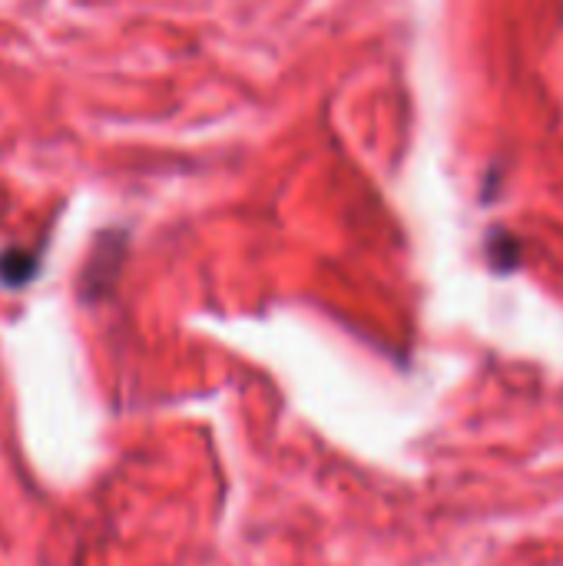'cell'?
<instances>
[{
	"instance_id": "1",
	"label": "cell",
	"mask_w": 563,
	"mask_h": 566,
	"mask_svg": "<svg viewBox=\"0 0 563 566\" xmlns=\"http://www.w3.org/2000/svg\"><path fill=\"white\" fill-rule=\"evenodd\" d=\"M33 272H37V255L33 252H27V249H10V252H3L0 255V279L7 282V285H27L30 279H33Z\"/></svg>"
}]
</instances>
